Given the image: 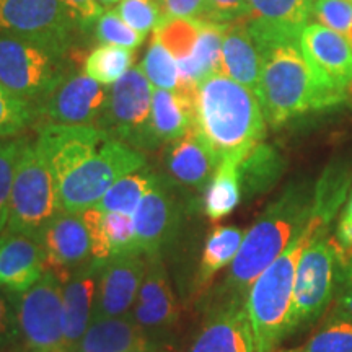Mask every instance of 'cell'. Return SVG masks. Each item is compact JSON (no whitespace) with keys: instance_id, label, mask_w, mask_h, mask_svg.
<instances>
[{"instance_id":"cell-27","label":"cell","mask_w":352,"mask_h":352,"mask_svg":"<svg viewBox=\"0 0 352 352\" xmlns=\"http://www.w3.org/2000/svg\"><path fill=\"white\" fill-rule=\"evenodd\" d=\"M226 25L201 21V32L192 54L178 63L184 90L196 91L197 85L214 74H220L222 38Z\"/></svg>"},{"instance_id":"cell-47","label":"cell","mask_w":352,"mask_h":352,"mask_svg":"<svg viewBox=\"0 0 352 352\" xmlns=\"http://www.w3.org/2000/svg\"><path fill=\"white\" fill-rule=\"evenodd\" d=\"M340 296L334 314L352 318V263L340 261Z\"/></svg>"},{"instance_id":"cell-52","label":"cell","mask_w":352,"mask_h":352,"mask_svg":"<svg viewBox=\"0 0 352 352\" xmlns=\"http://www.w3.org/2000/svg\"><path fill=\"white\" fill-rule=\"evenodd\" d=\"M279 352H305L303 349H289V351H279Z\"/></svg>"},{"instance_id":"cell-4","label":"cell","mask_w":352,"mask_h":352,"mask_svg":"<svg viewBox=\"0 0 352 352\" xmlns=\"http://www.w3.org/2000/svg\"><path fill=\"white\" fill-rule=\"evenodd\" d=\"M328 227L311 215L310 222L285 252L261 272L246 294L245 305L254 336V352H274L290 334V311L294 300L297 266L307 246Z\"/></svg>"},{"instance_id":"cell-20","label":"cell","mask_w":352,"mask_h":352,"mask_svg":"<svg viewBox=\"0 0 352 352\" xmlns=\"http://www.w3.org/2000/svg\"><path fill=\"white\" fill-rule=\"evenodd\" d=\"M132 217L139 252L145 256L162 254L165 246L173 240L179 220L178 204L164 179L144 196Z\"/></svg>"},{"instance_id":"cell-24","label":"cell","mask_w":352,"mask_h":352,"mask_svg":"<svg viewBox=\"0 0 352 352\" xmlns=\"http://www.w3.org/2000/svg\"><path fill=\"white\" fill-rule=\"evenodd\" d=\"M220 74L258 94L261 54L245 20L233 21L223 28Z\"/></svg>"},{"instance_id":"cell-48","label":"cell","mask_w":352,"mask_h":352,"mask_svg":"<svg viewBox=\"0 0 352 352\" xmlns=\"http://www.w3.org/2000/svg\"><path fill=\"white\" fill-rule=\"evenodd\" d=\"M341 222L352 226V192H351L349 201H347V204H346V209H344V214H342V217H341Z\"/></svg>"},{"instance_id":"cell-12","label":"cell","mask_w":352,"mask_h":352,"mask_svg":"<svg viewBox=\"0 0 352 352\" xmlns=\"http://www.w3.org/2000/svg\"><path fill=\"white\" fill-rule=\"evenodd\" d=\"M109 88L85 74L63 76L47 95L34 104L44 122L69 126H96L108 103Z\"/></svg>"},{"instance_id":"cell-17","label":"cell","mask_w":352,"mask_h":352,"mask_svg":"<svg viewBox=\"0 0 352 352\" xmlns=\"http://www.w3.org/2000/svg\"><path fill=\"white\" fill-rule=\"evenodd\" d=\"M314 6L315 0H248L245 21L258 50L280 41H300Z\"/></svg>"},{"instance_id":"cell-11","label":"cell","mask_w":352,"mask_h":352,"mask_svg":"<svg viewBox=\"0 0 352 352\" xmlns=\"http://www.w3.org/2000/svg\"><path fill=\"white\" fill-rule=\"evenodd\" d=\"M76 26L64 0H0V34L28 38L64 52Z\"/></svg>"},{"instance_id":"cell-53","label":"cell","mask_w":352,"mask_h":352,"mask_svg":"<svg viewBox=\"0 0 352 352\" xmlns=\"http://www.w3.org/2000/svg\"><path fill=\"white\" fill-rule=\"evenodd\" d=\"M346 39H347V41H349V43H351V46H352V30H351V33H349V34H347V38H346Z\"/></svg>"},{"instance_id":"cell-36","label":"cell","mask_w":352,"mask_h":352,"mask_svg":"<svg viewBox=\"0 0 352 352\" xmlns=\"http://www.w3.org/2000/svg\"><path fill=\"white\" fill-rule=\"evenodd\" d=\"M28 139H0V235L6 230L16 165Z\"/></svg>"},{"instance_id":"cell-39","label":"cell","mask_w":352,"mask_h":352,"mask_svg":"<svg viewBox=\"0 0 352 352\" xmlns=\"http://www.w3.org/2000/svg\"><path fill=\"white\" fill-rule=\"evenodd\" d=\"M103 230L107 235L111 258L140 253L135 240V226L132 215L122 212H103Z\"/></svg>"},{"instance_id":"cell-54","label":"cell","mask_w":352,"mask_h":352,"mask_svg":"<svg viewBox=\"0 0 352 352\" xmlns=\"http://www.w3.org/2000/svg\"><path fill=\"white\" fill-rule=\"evenodd\" d=\"M351 2H352V0H351Z\"/></svg>"},{"instance_id":"cell-29","label":"cell","mask_w":352,"mask_h":352,"mask_svg":"<svg viewBox=\"0 0 352 352\" xmlns=\"http://www.w3.org/2000/svg\"><path fill=\"white\" fill-rule=\"evenodd\" d=\"M284 171L283 155L264 142L258 144L239 165L241 192L248 197L267 191Z\"/></svg>"},{"instance_id":"cell-25","label":"cell","mask_w":352,"mask_h":352,"mask_svg":"<svg viewBox=\"0 0 352 352\" xmlns=\"http://www.w3.org/2000/svg\"><path fill=\"white\" fill-rule=\"evenodd\" d=\"M196 126V91L153 88L151 132L157 145L182 139Z\"/></svg>"},{"instance_id":"cell-41","label":"cell","mask_w":352,"mask_h":352,"mask_svg":"<svg viewBox=\"0 0 352 352\" xmlns=\"http://www.w3.org/2000/svg\"><path fill=\"white\" fill-rule=\"evenodd\" d=\"M116 12L132 30L142 36H147L151 32L153 33L162 21L160 8L155 0H121Z\"/></svg>"},{"instance_id":"cell-16","label":"cell","mask_w":352,"mask_h":352,"mask_svg":"<svg viewBox=\"0 0 352 352\" xmlns=\"http://www.w3.org/2000/svg\"><path fill=\"white\" fill-rule=\"evenodd\" d=\"M46 254V271L60 283L91 259V240L82 212L60 210L38 235Z\"/></svg>"},{"instance_id":"cell-8","label":"cell","mask_w":352,"mask_h":352,"mask_svg":"<svg viewBox=\"0 0 352 352\" xmlns=\"http://www.w3.org/2000/svg\"><path fill=\"white\" fill-rule=\"evenodd\" d=\"M341 258H344V252L334 236H328V232L316 235L307 246L297 266L294 284L290 333L320 318L327 310L333 300Z\"/></svg>"},{"instance_id":"cell-38","label":"cell","mask_w":352,"mask_h":352,"mask_svg":"<svg viewBox=\"0 0 352 352\" xmlns=\"http://www.w3.org/2000/svg\"><path fill=\"white\" fill-rule=\"evenodd\" d=\"M34 108L0 85V139L16 138L32 124Z\"/></svg>"},{"instance_id":"cell-30","label":"cell","mask_w":352,"mask_h":352,"mask_svg":"<svg viewBox=\"0 0 352 352\" xmlns=\"http://www.w3.org/2000/svg\"><path fill=\"white\" fill-rule=\"evenodd\" d=\"M352 170L342 162H334L323 171L314 188V210L311 215L329 227L344 202L351 188Z\"/></svg>"},{"instance_id":"cell-31","label":"cell","mask_w":352,"mask_h":352,"mask_svg":"<svg viewBox=\"0 0 352 352\" xmlns=\"http://www.w3.org/2000/svg\"><path fill=\"white\" fill-rule=\"evenodd\" d=\"M239 165L233 160L220 162L219 168L206 186L202 206L210 220L227 217L240 204L243 192H241Z\"/></svg>"},{"instance_id":"cell-5","label":"cell","mask_w":352,"mask_h":352,"mask_svg":"<svg viewBox=\"0 0 352 352\" xmlns=\"http://www.w3.org/2000/svg\"><path fill=\"white\" fill-rule=\"evenodd\" d=\"M63 210L59 184L34 142H26L13 179L7 232L38 239L39 232Z\"/></svg>"},{"instance_id":"cell-10","label":"cell","mask_w":352,"mask_h":352,"mask_svg":"<svg viewBox=\"0 0 352 352\" xmlns=\"http://www.w3.org/2000/svg\"><path fill=\"white\" fill-rule=\"evenodd\" d=\"M16 323L30 352H65L63 283L50 271L23 294H13Z\"/></svg>"},{"instance_id":"cell-40","label":"cell","mask_w":352,"mask_h":352,"mask_svg":"<svg viewBox=\"0 0 352 352\" xmlns=\"http://www.w3.org/2000/svg\"><path fill=\"white\" fill-rule=\"evenodd\" d=\"M95 36L101 44L126 47L135 51L144 43L145 36L132 30L116 10H104L95 23Z\"/></svg>"},{"instance_id":"cell-18","label":"cell","mask_w":352,"mask_h":352,"mask_svg":"<svg viewBox=\"0 0 352 352\" xmlns=\"http://www.w3.org/2000/svg\"><path fill=\"white\" fill-rule=\"evenodd\" d=\"M147 256L132 253L103 263L100 272L98 292L94 318H109L131 314L142 285Z\"/></svg>"},{"instance_id":"cell-14","label":"cell","mask_w":352,"mask_h":352,"mask_svg":"<svg viewBox=\"0 0 352 352\" xmlns=\"http://www.w3.org/2000/svg\"><path fill=\"white\" fill-rule=\"evenodd\" d=\"M131 314L148 341L164 340L178 323V302L162 254L147 256L142 285Z\"/></svg>"},{"instance_id":"cell-15","label":"cell","mask_w":352,"mask_h":352,"mask_svg":"<svg viewBox=\"0 0 352 352\" xmlns=\"http://www.w3.org/2000/svg\"><path fill=\"white\" fill-rule=\"evenodd\" d=\"M109 135L96 126H69L43 122L34 147L41 153L57 184L101 147Z\"/></svg>"},{"instance_id":"cell-21","label":"cell","mask_w":352,"mask_h":352,"mask_svg":"<svg viewBox=\"0 0 352 352\" xmlns=\"http://www.w3.org/2000/svg\"><path fill=\"white\" fill-rule=\"evenodd\" d=\"M103 263L91 258L74 271L63 284L65 352L72 351V347L80 341L83 333L94 321L95 300Z\"/></svg>"},{"instance_id":"cell-26","label":"cell","mask_w":352,"mask_h":352,"mask_svg":"<svg viewBox=\"0 0 352 352\" xmlns=\"http://www.w3.org/2000/svg\"><path fill=\"white\" fill-rule=\"evenodd\" d=\"M152 346L132 314L94 318L70 352H131Z\"/></svg>"},{"instance_id":"cell-50","label":"cell","mask_w":352,"mask_h":352,"mask_svg":"<svg viewBox=\"0 0 352 352\" xmlns=\"http://www.w3.org/2000/svg\"><path fill=\"white\" fill-rule=\"evenodd\" d=\"M131 352H162V351L152 349V346H148V347H142V349H134V351H131Z\"/></svg>"},{"instance_id":"cell-37","label":"cell","mask_w":352,"mask_h":352,"mask_svg":"<svg viewBox=\"0 0 352 352\" xmlns=\"http://www.w3.org/2000/svg\"><path fill=\"white\" fill-rule=\"evenodd\" d=\"M302 349L305 352H352V318L334 314Z\"/></svg>"},{"instance_id":"cell-46","label":"cell","mask_w":352,"mask_h":352,"mask_svg":"<svg viewBox=\"0 0 352 352\" xmlns=\"http://www.w3.org/2000/svg\"><path fill=\"white\" fill-rule=\"evenodd\" d=\"M64 3L82 28L95 25L104 12L96 0H64Z\"/></svg>"},{"instance_id":"cell-45","label":"cell","mask_w":352,"mask_h":352,"mask_svg":"<svg viewBox=\"0 0 352 352\" xmlns=\"http://www.w3.org/2000/svg\"><path fill=\"white\" fill-rule=\"evenodd\" d=\"M19 336L20 331L19 323H16L15 308L0 290V352L10 347L13 342L19 340Z\"/></svg>"},{"instance_id":"cell-44","label":"cell","mask_w":352,"mask_h":352,"mask_svg":"<svg viewBox=\"0 0 352 352\" xmlns=\"http://www.w3.org/2000/svg\"><path fill=\"white\" fill-rule=\"evenodd\" d=\"M210 21L228 25L248 16V0H208Z\"/></svg>"},{"instance_id":"cell-33","label":"cell","mask_w":352,"mask_h":352,"mask_svg":"<svg viewBox=\"0 0 352 352\" xmlns=\"http://www.w3.org/2000/svg\"><path fill=\"white\" fill-rule=\"evenodd\" d=\"M134 51L113 44H100L83 63V74L101 85H113L132 69Z\"/></svg>"},{"instance_id":"cell-7","label":"cell","mask_w":352,"mask_h":352,"mask_svg":"<svg viewBox=\"0 0 352 352\" xmlns=\"http://www.w3.org/2000/svg\"><path fill=\"white\" fill-rule=\"evenodd\" d=\"M63 54L33 39L0 34V85L34 108L64 76Z\"/></svg>"},{"instance_id":"cell-32","label":"cell","mask_w":352,"mask_h":352,"mask_svg":"<svg viewBox=\"0 0 352 352\" xmlns=\"http://www.w3.org/2000/svg\"><path fill=\"white\" fill-rule=\"evenodd\" d=\"M160 176L148 170H139L114 183L108 192L95 206L101 212H122L134 215L140 201L160 182Z\"/></svg>"},{"instance_id":"cell-6","label":"cell","mask_w":352,"mask_h":352,"mask_svg":"<svg viewBox=\"0 0 352 352\" xmlns=\"http://www.w3.org/2000/svg\"><path fill=\"white\" fill-rule=\"evenodd\" d=\"M145 155L138 148L107 139L82 165L59 183L60 208L65 212H82L95 208L114 183L145 168Z\"/></svg>"},{"instance_id":"cell-13","label":"cell","mask_w":352,"mask_h":352,"mask_svg":"<svg viewBox=\"0 0 352 352\" xmlns=\"http://www.w3.org/2000/svg\"><path fill=\"white\" fill-rule=\"evenodd\" d=\"M300 50L321 85L352 95V46L342 34L321 23H308L300 34Z\"/></svg>"},{"instance_id":"cell-51","label":"cell","mask_w":352,"mask_h":352,"mask_svg":"<svg viewBox=\"0 0 352 352\" xmlns=\"http://www.w3.org/2000/svg\"><path fill=\"white\" fill-rule=\"evenodd\" d=\"M346 261H351V263H352V250H351L349 253L346 254Z\"/></svg>"},{"instance_id":"cell-3","label":"cell","mask_w":352,"mask_h":352,"mask_svg":"<svg viewBox=\"0 0 352 352\" xmlns=\"http://www.w3.org/2000/svg\"><path fill=\"white\" fill-rule=\"evenodd\" d=\"M261 76L258 100L264 120L279 127L307 111L336 107L347 100L321 85L303 57L300 41H280L259 47Z\"/></svg>"},{"instance_id":"cell-34","label":"cell","mask_w":352,"mask_h":352,"mask_svg":"<svg viewBox=\"0 0 352 352\" xmlns=\"http://www.w3.org/2000/svg\"><path fill=\"white\" fill-rule=\"evenodd\" d=\"M140 70L157 90L188 91L183 87L176 59L155 39H152L151 46L145 52L142 63H140Z\"/></svg>"},{"instance_id":"cell-28","label":"cell","mask_w":352,"mask_h":352,"mask_svg":"<svg viewBox=\"0 0 352 352\" xmlns=\"http://www.w3.org/2000/svg\"><path fill=\"white\" fill-rule=\"evenodd\" d=\"M245 239V232L239 227L220 226L215 227L206 240L204 250L199 267L196 274L197 290H204L212 283L214 276L233 263V259L239 254L241 241Z\"/></svg>"},{"instance_id":"cell-22","label":"cell","mask_w":352,"mask_h":352,"mask_svg":"<svg viewBox=\"0 0 352 352\" xmlns=\"http://www.w3.org/2000/svg\"><path fill=\"white\" fill-rule=\"evenodd\" d=\"M46 271V254L34 236L6 232L0 235V287L23 294Z\"/></svg>"},{"instance_id":"cell-42","label":"cell","mask_w":352,"mask_h":352,"mask_svg":"<svg viewBox=\"0 0 352 352\" xmlns=\"http://www.w3.org/2000/svg\"><path fill=\"white\" fill-rule=\"evenodd\" d=\"M314 15L318 21L333 32L347 34L352 30V2L351 0H315Z\"/></svg>"},{"instance_id":"cell-19","label":"cell","mask_w":352,"mask_h":352,"mask_svg":"<svg viewBox=\"0 0 352 352\" xmlns=\"http://www.w3.org/2000/svg\"><path fill=\"white\" fill-rule=\"evenodd\" d=\"M189 352H254L245 298H223L202 323Z\"/></svg>"},{"instance_id":"cell-2","label":"cell","mask_w":352,"mask_h":352,"mask_svg":"<svg viewBox=\"0 0 352 352\" xmlns=\"http://www.w3.org/2000/svg\"><path fill=\"white\" fill-rule=\"evenodd\" d=\"M266 120L258 95L223 74L196 88V129L220 162L240 164L263 142Z\"/></svg>"},{"instance_id":"cell-35","label":"cell","mask_w":352,"mask_h":352,"mask_svg":"<svg viewBox=\"0 0 352 352\" xmlns=\"http://www.w3.org/2000/svg\"><path fill=\"white\" fill-rule=\"evenodd\" d=\"M199 32L201 21L188 19H164L153 30L152 39L160 43L176 60H183L195 51Z\"/></svg>"},{"instance_id":"cell-1","label":"cell","mask_w":352,"mask_h":352,"mask_svg":"<svg viewBox=\"0 0 352 352\" xmlns=\"http://www.w3.org/2000/svg\"><path fill=\"white\" fill-rule=\"evenodd\" d=\"M314 210V189L294 183L267 206L256 222L245 232L239 254L230 264L222 294L226 298H246L261 272L283 254L305 230Z\"/></svg>"},{"instance_id":"cell-43","label":"cell","mask_w":352,"mask_h":352,"mask_svg":"<svg viewBox=\"0 0 352 352\" xmlns=\"http://www.w3.org/2000/svg\"><path fill=\"white\" fill-rule=\"evenodd\" d=\"M164 19L210 21L208 0H155Z\"/></svg>"},{"instance_id":"cell-23","label":"cell","mask_w":352,"mask_h":352,"mask_svg":"<svg viewBox=\"0 0 352 352\" xmlns=\"http://www.w3.org/2000/svg\"><path fill=\"white\" fill-rule=\"evenodd\" d=\"M220 160L196 126L182 139L170 142L165 155L166 173L173 182L192 188L208 186Z\"/></svg>"},{"instance_id":"cell-9","label":"cell","mask_w":352,"mask_h":352,"mask_svg":"<svg viewBox=\"0 0 352 352\" xmlns=\"http://www.w3.org/2000/svg\"><path fill=\"white\" fill-rule=\"evenodd\" d=\"M153 87L140 67H132L109 88L108 103L98 124L109 138L138 151L157 147L151 132Z\"/></svg>"},{"instance_id":"cell-49","label":"cell","mask_w":352,"mask_h":352,"mask_svg":"<svg viewBox=\"0 0 352 352\" xmlns=\"http://www.w3.org/2000/svg\"><path fill=\"white\" fill-rule=\"evenodd\" d=\"M96 2L100 3V7L103 8V10H111L114 6H118V3L121 2V0H96Z\"/></svg>"}]
</instances>
